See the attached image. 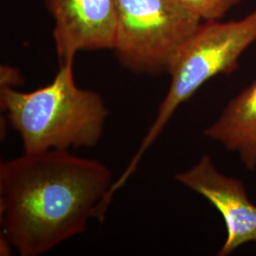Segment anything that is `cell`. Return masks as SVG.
<instances>
[{
	"instance_id": "cell-1",
	"label": "cell",
	"mask_w": 256,
	"mask_h": 256,
	"mask_svg": "<svg viewBox=\"0 0 256 256\" xmlns=\"http://www.w3.org/2000/svg\"><path fill=\"white\" fill-rule=\"evenodd\" d=\"M108 166L68 150L23 153L0 164L4 236L21 256L44 254L104 220L113 185Z\"/></svg>"
},
{
	"instance_id": "cell-2",
	"label": "cell",
	"mask_w": 256,
	"mask_h": 256,
	"mask_svg": "<svg viewBox=\"0 0 256 256\" xmlns=\"http://www.w3.org/2000/svg\"><path fill=\"white\" fill-rule=\"evenodd\" d=\"M0 106L25 153L96 146L108 115L99 94L76 84L74 63L60 64L52 82L32 92L1 86Z\"/></svg>"
},
{
	"instance_id": "cell-3",
	"label": "cell",
	"mask_w": 256,
	"mask_h": 256,
	"mask_svg": "<svg viewBox=\"0 0 256 256\" xmlns=\"http://www.w3.org/2000/svg\"><path fill=\"white\" fill-rule=\"evenodd\" d=\"M254 41L256 10L238 21L209 20L200 24L174 55L167 72L171 77L169 90L137 153L113 184L114 192H117L135 172L142 156L183 102L188 101L214 76L234 72L240 56Z\"/></svg>"
},
{
	"instance_id": "cell-4",
	"label": "cell",
	"mask_w": 256,
	"mask_h": 256,
	"mask_svg": "<svg viewBox=\"0 0 256 256\" xmlns=\"http://www.w3.org/2000/svg\"><path fill=\"white\" fill-rule=\"evenodd\" d=\"M200 23L176 0H117L113 50L132 72H168L174 55Z\"/></svg>"
},
{
	"instance_id": "cell-5",
	"label": "cell",
	"mask_w": 256,
	"mask_h": 256,
	"mask_svg": "<svg viewBox=\"0 0 256 256\" xmlns=\"http://www.w3.org/2000/svg\"><path fill=\"white\" fill-rule=\"evenodd\" d=\"M176 180L205 198L222 216L227 238L218 256H229L240 246L256 241V205L248 200L242 182L221 174L210 156H202Z\"/></svg>"
},
{
	"instance_id": "cell-6",
	"label": "cell",
	"mask_w": 256,
	"mask_h": 256,
	"mask_svg": "<svg viewBox=\"0 0 256 256\" xmlns=\"http://www.w3.org/2000/svg\"><path fill=\"white\" fill-rule=\"evenodd\" d=\"M54 20V40L59 64L74 63L82 50H113L117 0H46Z\"/></svg>"
},
{
	"instance_id": "cell-7",
	"label": "cell",
	"mask_w": 256,
	"mask_h": 256,
	"mask_svg": "<svg viewBox=\"0 0 256 256\" xmlns=\"http://www.w3.org/2000/svg\"><path fill=\"white\" fill-rule=\"evenodd\" d=\"M204 135L238 152L246 168L256 170V80L230 102Z\"/></svg>"
},
{
	"instance_id": "cell-8",
	"label": "cell",
	"mask_w": 256,
	"mask_h": 256,
	"mask_svg": "<svg viewBox=\"0 0 256 256\" xmlns=\"http://www.w3.org/2000/svg\"><path fill=\"white\" fill-rule=\"evenodd\" d=\"M196 18L209 21L220 20L241 0H176Z\"/></svg>"
},
{
	"instance_id": "cell-9",
	"label": "cell",
	"mask_w": 256,
	"mask_h": 256,
	"mask_svg": "<svg viewBox=\"0 0 256 256\" xmlns=\"http://www.w3.org/2000/svg\"><path fill=\"white\" fill-rule=\"evenodd\" d=\"M0 86H14L18 84L21 76L19 72L16 68H12L8 66H2L0 70Z\"/></svg>"
}]
</instances>
